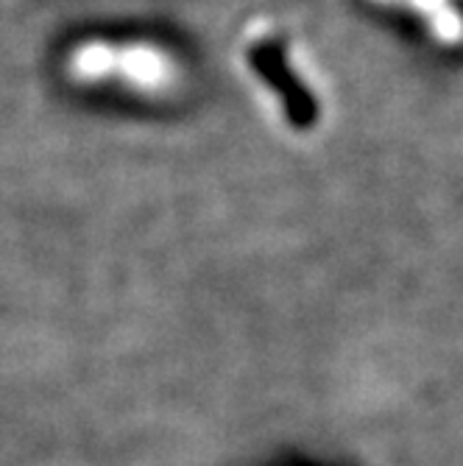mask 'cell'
<instances>
[{
	"label": "cell",
	"instance_id": "cell-1",
	"mask_svg": "<svg viewBox=\"0 0 463 466\" xmlns=\"http://www.w3.org/2000/svg\"><path fill=\"white\" fill-rule=\"evenodd\" d=\"M248 62L255 67V73L279 96L285 117L290 120L293 129H310V126H316L321 115L318 98L302 81V76L290 67L282 42L277 39L257 42V46L248 51Z\"/></svg>",
	"mask_w": 463,
	"mask_h": 466
}]
</instances>
